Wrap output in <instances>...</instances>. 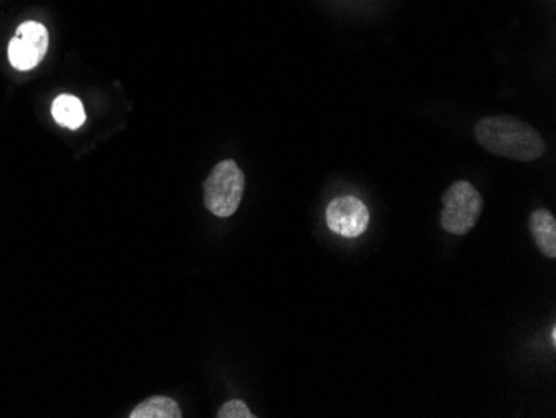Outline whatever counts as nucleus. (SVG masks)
<instances>
[{"label":"nucleus","instance_id":"4","mask_svg":"<svg viewBox=\"0 0 556 418\" xmlns=\"http://www.w3.org/2000/svg\"><path fill=\"white\" fill-rule=\"evenodd\" d=\"M49 33L39 22L27 21L17 27L9 42V62L17 71H33L46 58Z\"/></svg>","mask_w":556,"mask_h":418},{"label":"nucleus","instance_id":"1","mask_svg":"<svg viewBox=\"0 0 556 418\" xmlns=\"http://www.w3.org/2000/svg\"><path fill=\"white\" fill-rule=\"evenodd\" d=\"M477 142L486 152L517 162H533L545 154L543 137L520 118L511 115L485 117L475 126Z\"/></svg>","mask_w":556,"mask_h":418},{"label":"nucleus","instance_id":"10","mask_svg":"<svg viewBox=\"0 0 556 418\" xmlns=\"http://www.w3.org/2000/svg\"><path fill=\"white\" fill-rule=\"evenodd\" d=\"M552 339H553V342H556V329H553Z\"/></svg>","mask_w":556,"mask_h":418},{"label":"nucleus","instance_id":"9","mask_svg":"<svg viewBox=\"0 0 556 418\" xmlns=\"http://www.w3.org/2000/svg\"><path fill=\"white\" fill-rule=\"evenodd\" d=\"M218 418H254L255 415L242 401H230L218 410Z\"/></svg>","mask_w":556,"mask_h":418},{"label":"nucleus","instance_id":"6","mask_svg":"<svg viewBox=\"0 0 556 418\" xmlns=\"http://www.w3.org/2000/svg\"><path fill=\"white\" fill-rule=\"evenodd\" d=\"M530 233L536 248L545 257H556V220L555 215L546 208H539L530 215Z\"/></svg>","mask_w":556,"mask_h":418},{"label":"nucleus","instance_id":"5","mask_svg":"<svg viewBox=\"0 0 556 418\" xmlns=\"http://www.w3.org/2000/svg\"><path fill=\"white\" fill-rule=\"evenodd\" d=\"M368 224H370V212L357 197H339L328 204L327 226L337 236L346 237V239L364 236Z\"/></svg>","mask_w":556,"mask_h":418},{"label":"nucleus","instance_id":"3","mask_svg":"<svg viewBox=\"0 0 556 418\" xmlns=\"http://www.w3.org/2000/svg\"><path fill=\"white\" fill-rule=\"evenodd\" d=\"M443 208L440 215L442 229L453 236H467L483 211V197L467 180L452 183L443 193Z\"/></svg>","mask_w":556,"mask_h":418},{"label":"nucleus","instance_id":"7","mask_svg":"<svg viewBox=\"0 0 556 418\" xmlns=\"http://www.w3.org/2000/svg\"><path fill=\"white\" fill-rule=\"evenodd\" d=\"M52 115L59 126L65 129L77 130L86 122V111L80 99L75 96H59L52 104Z\"/></svg>","mask_w":556,"mask_h":418},{"label":"nucleus","instance_id":"2","mask_svg":"<svg viewBox=\"0 0 556 418\" xmlns=\"http://www.w3.org/2000/svg\"><path fill=\"white\" fill-rule=\"evenodd\" d=\"M245 176L233 161L215 165L204 183L205 207L217 217L236 214L243 199Z\"/></svg>","mask_w":556,"mask_h":418},{"label":"nucleus","instance_id":"8","mask_svg":"<svg viewBox=\"0 0 556 418\" xmlns=\"http://www.w3.org/2000/svg\"><path fill=\"white\" fill-rule=\"evenodd\" d=\"M130 418H182V410H180L177 402L168 397H152L147 398L142 404L134 408Z\"/></svg>","mask_w":556,"mask_h":418}]
</instances>
